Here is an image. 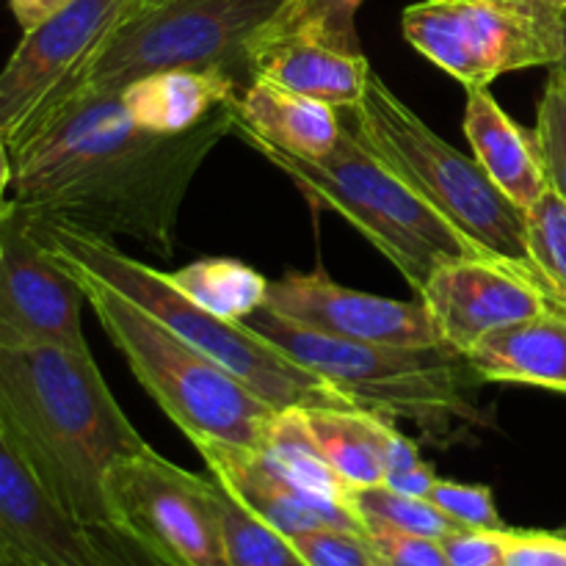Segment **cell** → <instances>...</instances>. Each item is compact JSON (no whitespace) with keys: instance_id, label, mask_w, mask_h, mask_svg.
<instances>
[{"instance_id":"5b68a950","label":"cell","mask_w":566,"mask_h":566,"mask_svg":"<svg viewBox=\"0 0 566 566\" xmlns=\"http://www.w3.org/2000/svg\"><path fill=\"white\" fill-rule=\"evenodd\" d=\"M243 324L329 381L354 409L409 420L426 434L451 437L468 426H484L486 415L475 401L484 381L453 348L346 340L293 324L271 307H260Z\"/></svg>"},{"instance_id":"8d00e7d4","label":"cell","mask_w":566,"mask_h":566,"mask_svg":"<svg viewBox=\"0 0 566 566\" xmlns=\"http://www.w3.org/2000/svg\"><path fill=\"white\" fill-rule=\"evenodd\" d=\"M72 0H9L11 14H14L17 25L22 28V33L33 31L36 25H42L44 20H50L53 14H59L61 9H66Z\"/></svg>"},{"instance_id":"836d02e7","label":"cell","mask_w":566,"mask_h":566,"mask_svg":"<svg viewBox=\"0 0 566 566\" xmlns=\"http://www.w3.org/2000/svg\"><path fill=\"white\" fill-rule=\"evenodd\" d=\"M503 566H566V539L556 531H503Z\"/></svg>"},{"instance_id":"7c38bea8","label":"cell","mask_w":566,"mask_h":566,"mask_svg":"<svg viewBox=\"0 0 566 566\" xmlns=\"http://www.w3.org/2000/svg\"><path fill=\"white\" fill-rule=\"evenodd\" d=\"M83 287L55 263L14 202L0 208V343H53L88 352Z\"/></svg>"},{"instance_id":"9c48e42d","label":"cell","mask_w":566,"mask_h":566,"mask_svg":"<svg viewBox=\"0 0 566 566\" xmlns=\"http://www.w3.org/2000/svg\"><path fill=\"white\" fill-rule=\"evenodd\" d=\"M562 6L551 0H423L403 11V39L464 88L506 72L556 66Z\"/></svg>"},{"instance_id":"3957f363","label":"cell","mask_w":566,"mask_h":566,"mask_svg":"<svg viewBox=\"0 0 566 566\" xmlns=\"http://www.w3.org/2000/svg\"><path fill=\"white\" fill-rule=\"evenodd\" d=\"M346 114L348 125H343L448 224L457 227L486 260L514 269L542 287L558 313L566 315L562 293L531 252L525 210L492 182L479 160L437 136L376 72H370L363 99Z\"/></svg>"},{"instance_id":"d6986e66","label":"cell","mask_w":566,"mask_h":566,"mask_svg":"<svg viewBox=\"0 0 566 566\" xmlns=\"http://www.w3.org/2000/svg\"><path fill=\"white\" fill-rule=\"evenodd\" d=\"M241 81L219 70H164L136 77L119 92L122 105L138 130L182 136L238 97Z\"/></svg>"},{"instance_id":"44dd1931","label":"cell","mask_w":566,"mask_h":566,"mask_svg":"<svg viewBox=\"0 0 566 566\" xmlns=\"http://www.w3.org/2000/svg\"><path fill=\"white\" fill-rule=\"evenodd\" d=\"M481 381L528 385L566 396V315L545 313L481 337L468 354Z\"/></svg>"},{"instance_id":"4dcf8cb0","label":"cell","mask_w":566,"mask_h":566,"mask_svg":"<svg viewBox=\"0 0 566 566\" xmlns=\"http://www.w3.org/2000/svg\"><path fill=\"white\" fill-rule=\"evenodd\" d=\"M291 539L310 566H387L368 534L359 531L318 528Z\"/></svg>"},{"instance_id":"d6a6232c","label":"cell","mask_w":566,"mask_h":566,"mask_svg":"<svg viewBox=\"0 0 566 566\" xmlns=\"http://www.w3.org/2000/svg\"><path fill=\"white\" fill-rule=\"evenodd\" d=\"M370 545L379 551L387 566H451L446 551H442L440 539H429V536L403 534V531L392 528H365Z\"/></svg>"},{"instance_id":"60d3db41","label":"cell","mask_w":566,"mask_h":566,"mask_svg":"<svg viewBox=\"0 0 566 566\" xmlns=\"http://www.w3.org/2000/svg\"><path fill=\"white\" fill-rule=\"evenodd\" d=\"M158 3H164V0H147V9H153V6H158ZM144 9V11H147Z\"/></svg>"},{"instance_id":"e0dca14e","label":"cell","mask_w":566,"mask_h":566,"mask_svg":"<svg viewBox=\"0 0 566 566\" xmlns=\"http://www.w3.org/2000/svg\"><path fill=\"white\" fill-rule=\"evenodd\" d=\"M247 72L252 77L285 86L337 111H348L363 99L370 81L368 59L335 44L307 36H271L254 31L247 44Z\"/></svg>"},{"instance_id":"7402d4cb","label":"cell","mask_w":566,"mask_h":566,"mask_svg":"<svg viewBox=\"0 0 566 566\" xmlns=\"http://www.w3.org/2000/svg\"><path fill=\"white\" fill-rule=\"evenodd\" d=\"M304 420L318 446L348 490H363L385 481L387 468L370 431V415L363 409H304Z\"/></svg>"},{"instance_id":"f1b7e54d","label":"cell","mask_w":566,"mask_h":566,"mask_svg":"<svg viewBox=\"0 0 566 566\" xmlns=\"http://www.w3.org/2000/svg\"><path fill=\"white\" fill-rule=\"evenodd\" d=\"M536 149L545 166L547 182L566 202V75L551 70L545 94L536 108Z\"/></svg>"},{"instance_id":"4fadbf2b","label":"cell","mask_w":566,"mask_h":566,"mask_svg":"<svg viewBox=\"0 0 566 566\" xmlns=\"http://www.w3.org/2000/svg\"><path fill=\"white\" fill-rule=\"evenodd\" d=\"M265 307L293 324L310 326L324 335L346 337V340L409 348L446 346L420 298L401 302V298L352 291L332 280L324 269H315L310 274L304 271L282 274L269 285Z\"/></svg>"},{"instance_id":"f35d334b","label":"cell","mask_w":566,"mask_h":566,"mask_svg":"<svg viewBox=\"0 0 566 566\" xmlns=\"http://www.w3.org/2000/svg\"><path fill=\"white\" fill-rule=\"evenodd\" d=\"M0 566H36L20 556H11V553H0Z\"/></svg>"},{"instance_id":"8fae6325","label":"cell","mask_w":566,"mask_h":566,"mask_svg":"<svg viewBox=\"0 0 566 566\" xmlns=\"http://www.w3.org/2000/svg\"><path fill=\"white\" fill-rule=\"evenodd\" d=\"M114 520L186 566H232L210 501V475H193L153 451L119 459L108 473Z\"/></svg>"},{"instance_id":"d590c367","label":"cell","mask_w":566,"mask_h":566,"mask_svg":"<svg viewBox=\"0 0 566 566\" xmlns=\"http://www.w3.org/2000/svg\"><path fill=\"white\" fill-rule=\"evenodd\" d=\"M437 479H440V475L434 473V468H431V464L418 462L407 470H392V473H387L381 484H385L387 490L398 492V495L426 497V501H429V492L434 490Z\"/></svg>"},{"instance_id":"603a6c76","label":"cell","mask_w":566,"mask_h":566,"mask_svg":"<svg viewBox=\"0 0 566 566\" xmlns=\"http://www.w3.org/2000/svg\"><path fill=\"white\" fill-rule=\"evenodd\" d=\"M169 282L202 310L238 324L265 307L271 285L263 274L230 258H202L169 274Z\"/></svg>"},{"instance_id":"f546056e","label":"cell","mask_w":566,"mask_h":566,"mask_svg":"<svg viewBox=\"0 0 566 566\" xmlns=\"http://www.w3.org/2000/svg\"><path fill=\"white\" fill-rule=\"evenodd\" d=\"M99 566H186L122 520L86 525Z\"/></svg>"},{"instance_id":"1f68e13d","label":"cell","mask_w":566,"mask_h":566,"mask_svg":"<svg viewBox=\"0 0 566 566\" xmlns=\"http://www.w3.org/2000/svg\"><path fill=\"white\" fill-rule=\"evenodd\" d=\"M429 501L440 509L442 514L453 520L462 528L475 531H503L509 528L497 514L495 495L490 486L481 484H459V481L437 479L434 490L429 492Z\"/></svg>"},{"instance_id":"277c9868","label":"cell","mask_w":566,"mask_h":566,"mask_svg":"<svg viewBox=\"0 0 566 566\" xmlns=\"http://www.w3.org/2000/svg\"><path fill=\"white\" fill-rule=\"evenodd\" d=\"M31 230L50 258L88 271L136 302L274 409H354L329 381L287 357L269 337L193 304L171 285L169 274L119 252L111 238L53 219H31Z\"/></svg>"},{"instance_id":"5bb4252c","label":"cell","mask_w":566,"mask_h":566,"mask_svg":"<svg viewBox=\"0 0 566 566\" xmlns=\"http://www.w3.org/2000/svg\"><path fill=\"white\" fill-rule=\"evenodd\" d=\"M442 343L468 354L481 337L556 310L542 287L492 260H453L420 291ZM558 313V310H556Z\"/></svg>"},{"instance_id":"ffe728a7","label":"cell","mask_w":566,"mask_h":566,"mask_svg":"<svg viewBox=\"0 0 566 566\" xmlns=\"http://www.w3.org/2000/svg\"><path fill=\"white\" fill-rule=\"evenodd\" d=\"M464 136L473 158L517 208L528 210L551 188L536 138L528 136L492 97L490 86H470L464 105Z\"/></svg>"},{"instance_id":"9a60e30c","label":"cell","mask_w":566,"mask_h":566,"mask_svg":"<svg viewBox=\"0 0 566 566\" xmlns=\"http://www.w3.org/2000/svg\"><path fill=\"white\" fill-rule=\"evenodd\" d=\"M0 553L36 566H99L77 523L0 431Z\"/></svg>"},{"instance_id":"8992f818","label":"cell","mask_w":566,"mask_h":566,"mask_svg":"<svg viewBox=\"0 0 566 566\" xmlns=\"http://www.w3.org/2000/svg\"><path fill=\"white\" fill-rule=\"evenodd\" d=\"M59 265L81 282L86 304L133 376L188 440L210 437L254 451L263 446L276 412L271 403L103 280L75 265Z\"/></svg>"},{"instance_id":"7bdbcfd3","label":"cell","mask_w":566,"mask_h":566,"mask_svg":"<svg viewBox=\"0 0 566 566\" xmlns=\"http://www.w3.org/2000/svg\"><path fill=\"white\" fill-rule=\"evenodd\" d=\"M556 534H558V536H564V539H566V528H558Z\"/></svg>"},{"instance_id":"d4e9b609","label":"cell","mask_w":566,"mask_h":566,"mask_svg":"<svg viewBox=\"0 0 566 566\" xmlns=\"http://www.w3.org/2000/svg\"><path fill=\"white\" fill-rule=\"evenodd\" d=\"M210 501L232 566H310L291 536L243 506L216 475H210Z\"/></svg>"},{"instance_id":"74e56055","label":"cell","mask_w":566,"mask_h":566,"mask_svg":"<svg viewBox=\"0 0 566 566\" xmlns=\"http://www.w3.org/2000/svg\"><path fill=\"white\" fill-rule=\"evenodd\" d=\"M11 182H14V158L9 142L0 133V208L11 199Z\"/></svg>"},{"instance_id":"484cf974","label":"cell","mask_w":566,"mask_h":566,"mask_svg":"<svg viewBox=\"0 0 566 566\" xmlns=\"http://www.w3.org/2000/svg\"><path fill=\"white\" fill-rule=\"evenodd\" d=\"M363 0H280L274 14L258 28L271 36H307L359 53L354 17Z\"/></svg>"},{"instance_id":"4316f807","label":"cell","mask_w":566,"mask_h":566,"mask_svg":"<svg viewBox=\"0 0 566 566\" xmlns=\"http://www.w3.org/2000/svg\"><path fill=\"white\" fill-rule=\"evenodd\" d=\"M348 503H352L354 512L359 514L365 528L379 525V528L429 536V539H446L448 534L462 528V525L453 523L448 514H442L440 509L431 501H426V497L398 495V492L387 490L385 484L352 490Z\"/></svg>"},{"instance_id":"6da1fadb","label":"cell","mask_w":566,"mask_h":566,"mask_svg":"<svg viewBox=\"0 0 566 566\" xmlns=\"http://www.w3.org/2000/svg\"><path fill=\"white\" fill-rule=\"evenodd\" d=\"M235 125L232 99L191 133L158 136L133 125L119 92L81 88L11 149V202L31 219L122 235L171 258L188 186Z\"/></svg>"},{"instance_id":"ab89813d","label":"cell","mask_w":566,"mask_h":566,"mask_svg":"<svg viewBox=\"0 0 566 566\" xmlns=\"http://www.w3.org/2000/svg\"><path fill=\"white\" fill-rule=\"evenodd\" d=\"M562 36H564V53H562V61H558V64L553 66V70L564 72V75H566V9L562 11Z\"/></svg>"},{"instance_id":"30bf717a","label":"cell","mask_w":566,"mask_h":566,"mask_svg":"<svg viewBox=\"0 0 566 566\" xmlns=\"http://www.w3.org/2000/svg\"><path fill=\"white\" fill-rule=\"evenodd\" d=\"M144 9L147 0H72L22 33L0 70V133L11 149L75 92L94 55Z\"/></svg>"},{"instance_id":"cb8c5ba5","label":"cell","mask_w":566,"mask_h":566,"mask_svg":"<svg viewBox=\"0 0 566 566\" xmlns=\"http://www.w3.org/2000/svg\"><path fill=\"white\" fill-rule=\"evenodd\" d=\"M258 451L263 453L265 462L276 473H282L287 481L302 486V490L348 503L352 490L343 484L340 475L321 457L318 446H315L313 434L307 429L302 407L276 409L269 423V431H265L263 446Z\"/></svg>"},{"instance_id":"52a82bcc","label":"cell","mask_w":566,"mask_h":566,"mask_svg":"<svg viewBox=\"0 0 566 566\" xmlns=\"http://www.w3.org/2000/svg\"><path fill=\"white\" fill-rule=\"evenodd\" d=\"M238 136L276 169L285 171L313 202L335 210L348 224L357 227L401 271L418 296L442 265L453 260H486L346 125L337 147L321 160L293 158L258 138L243 133Z\"/></svg>"},{"instance_id":"ba28073f","label":"cell","mask_w":566,"mask_h":566,"mask_svg":"<svg viewBox=\"0 0 566 566\" xmlns=\"http://www.w3.org/2000/svg\"><path fill=\"white\" fill-rule=\"evenodd\" d=\"M276 6L280 0H164L125 22L105 42L75 92H122L153 72L213 66L232 72L247 86V44Z\"/></svg>"},{"instance_id":"e575fe53","label":"cell","mask_w":566,"mask_h":566,"mask_svg":"<svg viewBox=\"0 0 566 566\" xmlns=\"http://www.w3.org/2000/svg\"><path fill=\"white\" fill-rule=\"evenodd\" d=\"M503 531L459 528L440 545L451 566H503Z\"/></svg>"},{"instance_id":"83f0119b","label":"cell","mask_w":566,"mask_h":566,"mask_svg":"<svg viewBox=\"0 0 566 566\" xmlns=\"http://www.w3.org/2000/svg\"><path fill=\"white\" fill-rule=\"evenodd\" d=\"M525 227L534 260L562 293L566 307V202L547 188L545 197L525 210Z\"/></svg>"},{"instance_id":"2e32d148","label":"cell","mask_w":566,"mask_h":566,"mask_svg":"<svg viewBox=\"0 0 566 566\" xmlns=\"http://www.w3.org/2000/svg\"><path fill=\"white\" fill-rule=\"evenodd\" d=\"M191 442L202 453L210 475H216L243 506L252 509L258 517H263L285 536H298L318 528L365 534L363 520L354 512L352 503L332 501V497L302 490L282 473H276L265 462L263 453L254 448L230 446V442L210 440V437H197Z\"/></svg>"},{"instance_id":"ac0fdd59","label":"cell","mask_w":566,"mask_h":566,"mask_svg":"<svg viewBox=\"0 0 566 566\" xmlns=\"http://www.w3.org/2000/svg\"><path fill=\"white\" fill-rule=\"evenodd\" d=\"M235 114V136H252L293 158H326L343 136L340 111L265 77H252L238 92Z\"/></svg>"},{"instance_id":"b9f144b4","label":"cell","mask_w":566,"mask_h":566,"mask_svg":"<svg viewBox=\"0 0 566 566\" xmlns=\"http://www.w3.org/2000/svg\"><path fill=\"white\" fill-rule=\"evenodd\" d=\"M551 3H556V6H562V9H566V0H551Z\"/></svg>"},{"instance_id":"7a4b0ae2","label":"cell","mask_w":566,"mask_h":566,"mask_svg":"<svg viewBox=\"0 0 566 566\" xmlns=\"http://www.w3.org/2000/svg\"><path fill=\"white\" fill-rule=\"evenodd\" d=\"M0 431L81 525L114 520L108 473L147 451L92 352L0 343Z\"/></svg>"}]
</instances>
